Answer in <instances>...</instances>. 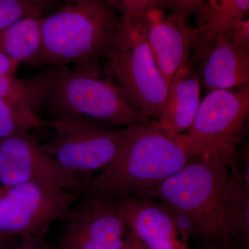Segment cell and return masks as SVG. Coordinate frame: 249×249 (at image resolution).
Wrapping results in <instances>:
<instances>
[{
    "label": "cell",
    "instance_id": "cell-24",
    "mask_svg": "<svg viewBox=\"0 0 249 249\" xmlns=\"http://www.w3.org/2000/svg\"><path fill=\"white\" fill-rule=\"evenodd\" d=\"M19 64L8 58L4 53L0 52V75L16 76Z\"/></svg>",
    "mask_w": 249,
    "mask_h": 249
},
{
    "label": "cell",
    "instance_id": "cell-27",
    "mask_svg": "<svg viewBox=\"0 0 249 249\" xmlns=\"http://www.w3.org/2000/svg\"><path fill=\"white\" fill-rule=\"evenodd\" d=\"M16 240H7L0 235V249H12Z\"/></svg>",
    "mask_w": 249,
    "mask_h": 249
},
{
    "label": "cell",
    "instance_id": "cell-9",
    "mask_svg": "<svg viewBox=\"0 0 249 249\" xmlns=\"http://www.w3.org/2000/svg\"><path fill=\"white\" fill-rule=\"evenodd\" d=\"M62 221L56 249H120L127 230L121 200L85 191Z\"/></svg>",
    "mask_w": 249,
    "mask_h": 249
},
{
    "label": "cell",
    "instance_id": "cell-1",
    "mask_svg": "<svg viewBox=\"0 0 249 249\" xmlns=\"http://www.w3.org/2000/svg\"><path fill=\"white\" fill-rule=\"evenodd\" d=\"M150 199L194 219L198 239L226 249L249 242V194L235 157H196L156 188Z\"/></svg>",
    "mask_w": 249,
    "mask_h": 249
},
{
    "label": "cell",
    "instance_id": "cell-13",
    "mask_svg": "<svg viewBox=\"0 0 249 249\" xmlns=\"http://www.w3.org/2000/svg\"><path fill=\"white\" fill-rule=\"evenodd\" d=\"M203 85L209 91L249 85V48L218 34L201 67Z\"/></svg>",
    "mask_w": 249,
    "mask_h": 249
},
{
    "label": "cell",
    "instance_id": "cell-29",
    "mask_svg": "<svg viewBox=\"0 0 249 249\" xmlns=\"http://www.w3.org/2000/svg\"><path fill=\"white\" fill-rule=\"evenodd\" d=\"M140 249H149L147 248L146 246L144 245L143 243L142 242V241L140 240Z\"/></svg>",
    "mask_w": 249,
    "mask_h": 249
},
{
    "label": "cell",
    "instance_id": "cell-25",
    "mask_svg": "<svg viewBox=\"0 0 249 249\" xmlns=\"http://www.w3.org/2000/svg\"><path fill=\"white\" fill-rule=\"evenodd\" d=\"M120 249H140V240L132 232L127 230L124 244Z\"/></svg>",
    "mask_w": 249,
    "mask_h": 249
},
{
    "label": "cell",
    "instance_id": "cell-22",
    "mask_svg": "<svg viewBox=\"0 0 249 249\" xmlns=\"http://www.w3.org/2000/svg\"><path fill=\"white\" fill-rule=\"evenodd\" d=\"M206 0H173L172 6L175 12L187 19L191 15L201 11Z\"/></svg>",
    "mask_w": 249,
    "mask_h": 249
},
{
    "label": "cell",
    "instance_id": "cell-6",
    "mask_svg": "<svg viewBox=\"0 0 249 249\" xmlns=\"http://www.w3.org/2000/svg\"><path fill=\"white\" fill-rule=\"evenodd\" d=\"M45 151L68 173L78 178L84 189L91 175L110 164L122 150L127 127L84 124L47 120L42 129ZM40 132V131H39Z\"/></svg>",
    "mask_w": 249,
    "mask_h": 249
},
{
    "label": "cell",
    "instance_id": "cell-28",
    "mask_svg": "<svg viewBox=\"0 0 249 249\" xmlns=\"http://www.w3.org/2000/svg\"><path fill=\"white\" fill-rule=\"evenodd\" d=\"M201 249H226L220 248V247H216V246L209 245V244H204L202 248Z\"/></svg>",
    "mask_w": 249,
    "mask_h": 249
},
{
    "label": "cell",
    "instance_id": "cell-21",
    "mask_svg": "<svg viewBox=\"0 0 249 249\" xmlns=\"http://www.w3.org/2000/svg\"><path fill=\"white\" fill-rule=\"evenodd\" d=\"M226 35L235 43L249 48V21L243 19L231 26L225 32Z\"/></svg>",
    "mask_w": 249,
    "mask_h": 249
},
{
    "label": "cell",
    "instance_id": "cell-20",
    "mask_svg": "<svg viewBox=\"0 0 249 249\" xmlns=\"http://www.w3.org/2000/svg\"><path fill=\"white\" fill-rule=\"evenodd\" d=\"M162 203V202H161ZM181 240L187 242L191 237L198 239V228L194 219L189 214L167 206Z\"/></svg>",
    "mask_w": 249,
    "mask_h": 249
},
{
    "label": "cell",
    "instance_id": "cell-26",
    "mask_svg": "<svg viewBox=\"0 0 249 249\" xmlns=\"http://www.w3.org/2000/svg\"><path fill=\"white\" fill-rule=\"evenodd\" d=\"M231 0H209V11L206 12L207 16L212 14L216 10L222 8L223 6H225Z\"/></svg>",
    "mask_w": 249,
    "mask_h": 249
},
{
    "label": "cell",
    "instance_id": "cell-3",
    "mask_svg": "<svg viewBox=\"0 0 249 249\" xmlns=\"http://www.w3.org/2000/svg\"><path fill=\"white\" fill-rule=\"evenodd\" d=\"M45 109L50 120L77 124L128 127L150 119L132 106L98 61L60 67Z\"/></svg>",
    "mask_w": 249,
    "mask_h": 249
},
{
    "label": "cell",
    "instance_id": "cell-10",
    "mask_svg": "<svg viewBox=\"0 0 249 249\" xmlns=\"http://www.w3.org/2000/svg\"><path fill=\"white\" fill-rule=\"evenodd\" d=\"M35 132L0 140V186L37 183L83 191L81 181L45 151Z\"/></svg>",
    "mask_w": 249,
    "mask_h": 249
},
{
    "label": "cell",
    "instance_id": "cell-30",
    "mask_svg": "<svg viewBox=\"0 0 249 249\" xmlns=\"http://www.w3.org/2000/svg\"><path fill=\"white\" fill-rule=\"evenodd\" d=\"M30 1H53V0H30Z\"/></svg>",
    "mask_w": 249,
    "mask_h": 249
},
{
    "label": "cell",
    "instance_id": "cell-17",
    "mask_svg": "<svg viewBox=\"0 0 249 249\" xmlns=\"http://www.w3.org/2000/svg\"><path fill=\"white\" fill-rule=\"evenodd\" d=\"M47 120L22 104L0 96V140L45 128Z\"/></svg>",
    "mask_w": 249,
    "mask_h": 249
},
{
    "label": "cell",
    "instance_id": "cell-15",
    "mask_svg": "<svg viewBox=\"0 0 249 249\" xmlns=\"http://www.w3.org/2000/svg\"><path fill=\"white\" fill-rule=\"evenodd\" d=\"M42 16H28L0 31V52L19 64L42 66Z\"/></svg>",
    "mask_w": 249,
    "mask_h": 249
},
{
    "label": "cell",
    "instance_id": "cell-11",
    "mask_svg": "<svg viewBox=\"0 0 249 249\" xmlns=\"http://www.w3.org/2000/svg\"><path fill=\"white\" fill-rule=\"evenodd\" d=\"M154 58L168 84L179 69L189 62L196 31L178 13L167 15L154 9L140 18Z\"/></svg>",
    "mask_w": 249,
    "mask_h": 249
},
{
    "label": "cell",
    "instance_id": "cell-14",
    "mask_svg": "<svg viewBox=\"0 0 249 249\" xmlns=\"http://www.w3.org/2000/svg\"><path fill=\"white\" fill-rule=\"evenodd\" d=\"M201 101L200 81L189 62L178 70L168 84L159 123L170 132L183 133L193 124Z\"/></svg>",
    "mask_w": 249,
    "mask_h": 249
},
{
    "label": "cell",
    "instance_id": "cell-12",
    "mask_svg": "<svg viewBox=\"0 0 249 249\" xmlns=\"http://www.w3.org/2000/svg\"><path fill=\"white\" fill-rule=\"evenodd\" d=\"M127 230L149 249H189L181 240L166 205L150 198L121 200Z\"/></svg>",
    "mask_w": 249,
    "mask_h": 249
},
{
    "label": "cell",
    "instance_id": "cell-16",
    "mask_svg": "<svg viewBox=\"0 0 249 249\" xmlns=\"http://www.w3.org/2000/svg\"><path fill=\"white\" fill-rule=\"evenodd\" d=\"M59 70L60 67H52L35 76L22 78L0 75V96L22 104L40 115Z\"/></svg>",
    "mask_w": 249,
    "mask_h": 249
},
{
    "label": "cell",
    "instance_id": "cell-7",
    "mask_svg": "<svg viewBox=\"0 0 249 249\" xmlns=\"http://www.w3.org/2000/svg\"><path fill=\"white\" fill-rule=\"evenodd\" d=\"M249 115V85L209 91L201 100L193 124L182 133L187 147L196 157H235Z\"/></svg>",
    "mask_w": 249,
    "mask_h": 249
},
{
    "label": "cell",
    "instance_id": "cell-4",
    "mask_svg": "<svg viewBox=\"0 0 249 249\" xmlns=\"http://www.w3.org/2000/svg\"><path fill=\"white\" fill-rule=\"evenodd\" d=\"M120 19L109 0H62L42 16L41 64L68 66L106 58Z\"/></svg>",
    "mask_w": 249,
    "mask_h": 249
},
{
    "label": "cell",
    "instance_id": "cell-19",
    "mask_svg": "<svg viewBox=\"0 0 249 249\" xmlns=\"http://www.w3.org/2000/svg\"><path fill=\"white\" fill-rule=\"evenodd\" d=\"M121 16L139 19L150 10H163L172 6L173 0H109Z\"/></svg>",
    "mask_w": 249,
    "mask_h": 249
},
{
    "label": "cell",
    "instance_id": "cell-2",
    "mask_svg": "<svg viewBox=\"0 0 249 249\" xmlns=\"http://www.w3.org/2000/svg\"><path fill=\"white\" fill-rule=\"evenodd\" d=\"M127 130L115 160L91 178L83 191L116 200L150 198L156 188L196 157L182 134L167 130L158 121L148 119Z\"/></svg>",
    "mask_w": 249,
    "mask_h": 249
},
{
    "label": "cell",
    "instance_id": "cell-18",
    "mask_svg": "<svg viewBox=\"0 0 249 249\" xmlns=\"http://www.w3.org/2000/svg\"><path fill=\"white\" fill-rule=\"evenodd\" d=\"M53 1L0 0V31L28 16H42Z\"/></svg>",
    "mask_w": 249,
    "mask_h": 249
},
{
    "label": "cell",
    "instance_id": "cell-5",
    "mask_svg": "<svg viewBox=\"0 0 249 249\" xmlns=\"http://www.w3.org/2000/svg\"><path fill=\"white\" fill-rule=\"evenodd\" d=\"M106 58L105 73L132 106L146 117L160 121L168 84L154 58L140 18L121 16Z\"/></svg>",
    "mask_w": 249,
    "mask_h": 249
},
{
    "label": "cell",
    "instance_id": "cell-8",
    "mask_svg": "<svg viewBox=\"0 0 249 249\" xmlns=\"http://www.w3.org/2000/svg\"><path fill=\"white\" fill-rule=\"evenodd\" d=\"M81 192L37 183L0 186V235L7 240L45 236Z\"/></svg>",
    "mask_w": 249,
    "mask_h": 249
},
{
    "label": "cell",
    "instance_id": "cell-23",
    "mask_svg": "<svg viewBox=\"0 0 249 249\" xmlns=\"http://www.w3.org/2000/svg\"><path fill=\"white\" fill-rule=\"evenodd\" d=\"M45 236L19 237L15 241L12 249H51L45 241Z\"/></svg>",
    "mask_w": 249,
    "mask_h": 249
}]
</instances>
